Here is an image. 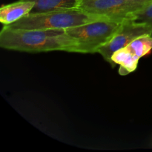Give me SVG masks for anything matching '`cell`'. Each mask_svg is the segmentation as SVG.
<instances>
[{
    "instance_id": "6da1fadb",
    "label": "cell",
    "mask_w": 152,
    "mask_h": 152,
    "mask_svg": "<svg viewBox=\"0 0 152 152\" xmlns=\"http://www.w3.org/2000/svg\"><path fill=\"white\" fill-rule=\"evenodd\" d=\"M0 47L28 53H77L78 43L65 30L22 29L4 25L0 32Z\"/></svg>"
},
{
    "instance_id": "7a4b0ae2",
    "label": "cell",
    "mask_w": 152,
    "mask_h": 152,
    "mask_svg": "<svg viewBox=\"0 0 152 152\" xmlns=\"http://www.w3.org/2000/svg\"><path fill=\"white\" fill-rule=\"evenodd\" d=\"M99 19L104 18L88 14L77 7L46 13H32L7 26L22 29L66 30Z\"/></svg>"
},
{
    "instance_id": "3957f363",
    "label": "cell",
    "mask_w": 152,
    "mask_h": 152,
    "mask_svg": "<svg viewBox=\"0 0 152 152\" xmlns=\"http://www.w3.org/2000/svg\"><path fill=\"white\" fill-rule=\"evenodd\" d=\"M123 22L99 19L84 25L68 28L65 32L78 43L77 53H98L99 49L111 39Z\"/></svg>"
},
{
    "instance_id": "277c9868",
    "label": "cell",
    "mask_w": 152,
    "mask_h": 152,
    "mask_svg": "<svg viewBox=\"0 0 152 152\" xmlns=\"http://www.w3.org/2000/svg\"><path fill=\"white\" fill-rule=\"evenodd\" d=\"M148 3L140 0H80L78 8L94 16L123 22L133 19Z\"/></svg>"
},
{
    "instance_id": "5b68a950",
    "label": "cell",
    "mask_w": 152,
    "mask_h": 152,
    "mask_svg": "<svg viewBox=\"0 0 152 152\" xmlns=\"http://www.w3.org/2000/svg\"><path fill=\"white\" fill-rule=\"evenodd\" d=\"M144 34H151V30L143 22L133 19L123 21L120 29L117 31L108 43L102 46L98 53L108 63L111 64V56L118 50L129 45L135 39Z\"/></svg>"
},
{
    "instance_id": "8992f818",
    "label": "cell",
    "mask_w": 152,
    "mask_h": 152,
    "mask_svg": "<svg viewBox=\"0 0 152 152\" xmlns=\"http://www.w3.org/2000/svg\"><path fill=\"white\" fill-rule=\"evenodd\" d=\"M34 2L30 0H19L7 4H2L0 8V22L4 25H10L31 13Z\"/></svg>"
},
{
    "instance_id": "52a82bcc",
    "label": "cell",
    "mask_w": 152,
    "mask_h": 152,
    "mask_svg": "<svg viewBox=\"0 0 152 152\" xmlns=\"http://www.w3.org/2000/svg\"><path fill=\"white\" fill-rule=\"evenodd\" d=\"M140 58L131 53L124 48L116 51L111 56V66L120 65L119 74L122 76L127 75L137 69Z\"/></svg>"
},
{
    "instance_id": "ba28073f",
    "label": "cell",
    "mask_w": 152,
    "mask_h": 152,
    "mask_svg": "<svg viewBox=\"0 0 152 152\" xmlns=\"http://www.w3.org/2000/svg\"><path fill=\"white\" fill-rule=\"evenodd\" d=\"M34 2V7L30 14L46 13L58 10L77 8L80 0H30Z\"/></svg>"
},
{
    "instance_id": "9c48e42d",
    "label": "cell",
    "mask_w": 152,
    "mask_h": 152,
    "mask_svg": "<svg viewBox=\"0 0 152 152\" xmlns=\"http://www.w3.org/2000/svg\"><path fill=\"white\" fill-rule=\"evenodd\" d=\"M126 48L140 59L152 50V36L144 34L132 41Z\"/></svg>"
},
{
    "instance_id": "30bf717a",
    "label": "cell",
    "mask_w": 152,
    "mask_h": 152,
    "mask_svg": "<svg viewBox=\"0 0 152 152\" xmlns=\"http://www.w3.org/2000/svg\"><path fill=\"white\" fill-rule=\"evenodd\" d=\"M140 1H146V2H151V1H152V0H140Z\"/></svg>"
}]
</instances>
